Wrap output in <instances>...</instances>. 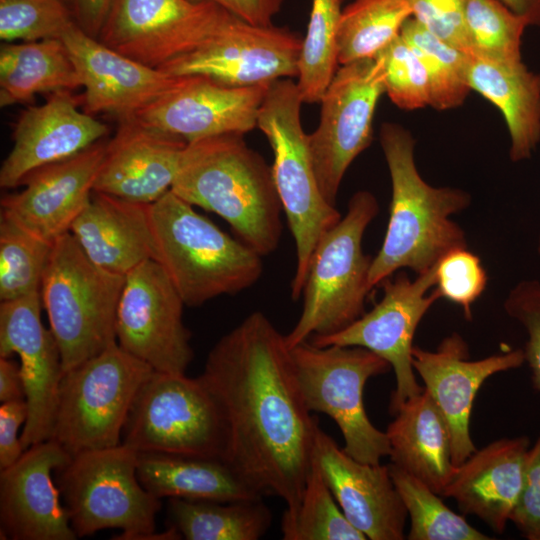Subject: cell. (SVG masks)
Listing matches in <instances>:
<instances>
[{"instance_id":"obj_6","label":"cell","mask_w":540,"mask_h":540,"mask_svg":"<svg viewBox=\"0 0 540 540\" xmlns=\"http://www.w3.org/2000/svg\"><path fill=\"white\" fill-rule=\"evenodd\" d=\"M378 212L376 197L357 191L345 215L319 240L309 261L302 312L285 335L289 349L313 336L337 333L365 313L373 258L363 252L362 240Z\"/></svg>"},{"instance_id":"obj_5","label":"cell","mask_w":540,"mask_h":540,"mask_svg":"<svg viewBox=\"0 0 540 540\" xmlns=\"http://www.w3.org/2000/svg\"><path fill=\"white\" fill-rule=\"evenodd\" d=\"M297 83L291 78L272 82L258 114L257 127L272 151L274 184L296 247L291 298L302 296L309 261L321 237L342 218L324 198L316 178L308 134L301 122Z\"/></svg>"},{"instance_id":"obj_41","label":"cell","mask_w":540,"mask_h":540,"mask_svg":"<svg viewBox=\"0 0 540 540\" xmlns=\"http://www.w3.org/2000/svg\"><path fill=\"white\" fill-rule=\"evenodd\" d=\"M377 58L383 68L385 93L396 106L415 110L430 105L429 80L425 67L400 34Z\"/></svg>"},{"instance_id":"obj_40","label":"cell","mask_w":540,"mask_h":540,"mask_svg":"<svg viewBox=\"0 0 540 540\" xmlns=\"http://www.w3.org/2000/svg\"><path fill=\"white\" fill-rule=\"evenodd\" d=\"M73 25L60 0H0V39L5 43L61 39Z\"/></svg>"},{"instance_id":"obj_27","label":"cell","mask_w":540,"mask_h":540,"mask_svg":"<svg viewBox=\"0 0 540 540\" xmlns=\"http://www.w3.org/2000/svg\"><path fill=\"white\" fill-rule=\"evenodd\" d=\"M69 232L95 265L114 274L156 260L149 204L93 191Z\"/></svg>"},{"instance_id":"obj_36","label":"cell","mask_w":540,"mask_h":540,"mask_svg":"<svg viewBox=\"0 0 540 540\" xmlns=\"http://www.w3.org/2000/svg\"><path fill=\"white\" fill-rule=\"evenodd\" d=\"M281 532L284 540L367 539L342 512L314 458L300 503L282 515Z\"/></svg>"},{"instance_id":"obj_13","label":"cell","mask_w":540,"mask_h":540,"mask_svg":"<svg viewBox=\"0 0 540 540\" xmlns=\"http://www.w3.org/2000/svg\"><path fill=\"white\" fill-rule=\"evenodd\" d=\"M302 39L288 29L255 25L232 13L206 41L158 69L203 76L232 87L269 85L298 76Z\"/></svg>"},{"instance_id":"obj_19","label":"cell","mask_w":540,"mask_h":540,"mask_svg":"<svg viewBox=\"0 0 540 540\" xmlns=\"http://www.w3.org/2000/svg\"><path fill=\"white\" fill-rule=\"evenodd\" d=\"M180 77L173 89L135 117L187 143L228 133L245 134L257 127L270 84L232 87L203 76Z\"/></svg>"},{"instance_id":"obj_51","label":"cell","mask_w":540,"mask_h":540,"mask_svg":"<svg viewBox=\"0 0 540 540\" xmlns=\"http://www.w3.org/2000/svg\"><path fill=\"white\" fill-rule=\"evenodd\" d=\"M537 253L540 256V234L538 236V241H537Z\"/></svg>"},{"instance_id":"obj_48","label":"cell","mask_w":540,"mask_h":540,"mask_svg":"<svg viewBox=\"0 0 540 540\" xmlns=\"http://www.w3.org/2000/svg\"><path fill=\"white\" fill-rule=\"evenodd\" d=\"M75 24L87 35L98 38L113 0H60Z\"/></svg>"},{"instance_id":"obj_45","label":"cell","mask_w":540,"mask_h":540,"mask_svg":"<svg viewBox=\"0 0 540 540\" xmlns=\"http://www.w3.org/2000/svg\"><path fill=\"white\" fill-rule=\"evenodd\" d=\"M510 521L528 540H540V436L529 448L523 483Z\"/></svg>"},{"instance_id":"obj_9","label":"cell","mask_w":540,"mask_h":540,"mask_svg":"<svg viewBox=\"0 0 540 540\" xmlns=\"http://www.w3.org/2000/svg\"><path fill=\"white\" fill-rule=\"evenodd\" d=\"M153 371L116 341L64 372L51 439L71 457L121 444L134 398Z\"/></svg>"},{"instance_id":"obj_52","label":"cell","mask_w":540,"mask_h":540,"mask_svg":"<svg viewBox=\"0 0 540 540\" xmlns=\"http://www.w3.org/2000/svg\"><path fill=\"white\" fill-rule=\"evenodd\" d=\"M343 1V0H342Z\"/></svg>"},{"instance_id":"obj_50","label":"cell","mask_w":540,"mask_h":540,"mask_svg":"<svg viewBox=\"0 0 540 540\" xmlns=\"http://www.w3.org/2000/svg\"><path fill=\"white\" fill-rule=\"evenodd\" d=\"M529 26H540V0H499Z\"/></svg>"},{"instance_id":"obj_35","label":"cell","mask_w":540,"mask_h":540,"mask_svg":"<svg viewBox=\"0 0 540 540\" xmlns=\"http://www.w3.org/2000/svg\"><path fill=\"white\" fill-rule=\"evenodd\" d=\"M400 35L425 67L430 106L437 110L460 106L471 90L468 83L469 55L438 39L413 17L405 22Z\"/></svg>"},{"instance_id":"obj_8","label":"cell","mask_w":540,"mask_h":540,"mask_svg":"<svg viewBox=\"0 0 540 540\" xmlns=\"http://www.w3.org/2000/svg\"><path fill=\"white\" fill-rule=\"evenodd\" d=\"M138 452L121 443L71 457L57 483L77 537L117 528L121 540H140L155 531L159 498L137 476Z\"/></svg>"},{"instance_id":"obj_43","label":"cell","mask_w":540,"mask_h":540,"mask_svg":"<svg viewBox=\"0 0 540 540\" xmlns=\"http://www.w3.org/2000/svg\"><path fill=\"white\" fill-rule=\"evenodd\" d=\"M503 308L527 333L523 349L525 362L531 370L533 387L540 392V281L524 279L518 282L509 291Z\"/></svg>"},{"instance_id":"obj_16","label":"cell","mask_w":540,"mask_h":540,"mask_svg":"<svg viewBox=\"0 0 540 540\" xmlns=\"http://www.w3.org/2000/svg\"><path fill=\"white\" fill-rule=\"evenodd\" d=\"M229 12L188 0H113L98 40L152 68L206 41Z\"/></svg>"},{"instance_id":"obj_12","label":"cell","mask_w":540,"mask_h":540,"mask_svg":"<svg viewBox=\"0 0 540 540\" xmlns=\"http://www.w3.org/2000/svg\"><path fill=\"white\" fill-rule=\"evenodd\" d=\"M384 93L383 68L375 57L341 65L320 100L319 124L308 142L319 188L333 206L347 169L371 143Z\"/></svg>"},{"instance_id":"obj_38","label":"cell","mask_w":540,"mask_h":540,"mask_svg":"<svg viewBox=\"0 0 540 540\" xmlns=\"http://www.w3.org/2000/svg\"><path fill=\"white\" fill-rule=\"evenodd\" d=\"M53 244L0 216V300L8 301L41 290Z\"/></svg>"},{"instance_id":"obj_24","label":"cell","mask_w":540,"mask_h":540,"mask_svg":"<svg viewBox=\"0 0 540 540\" xmlns=\"http://www.w3.org/2000/svg\"><path fill=\"white\" fill-rule=\"evenodd\" d=\"M313 458L348 521L370 540H402L408 513L389 466L360 462L320 427Z\"/></svg>"},{"instance_id":"obj_31","label":"cell","mask_w":540,"mask_h":540,"mask_svg":"<svg viewBox=\"0 0 540 540\" xmlns=\"http://www.w3.org/2000/svg\"><path fill=\"white\" fill-rule=\"evenodd\" d=\"M80 87L81 78L62 39L1 45V107L27 103L40 93L73 91Z\"/></svg>"},{"instance_id":"obj_2","label":"cell","mask_w":540,"mask_h":540,"mask_svg":"<svg viewBox=\"0 0 540 540\" xmlns=\"http://www.w3.org/2000/svg\"><path fill=\"white\" fill-rule=\"evenodd\" d=\"M380 144L391 179L389 219L369 271L371 289L404 268L417 275L452 250L467 247L463 228L451 219L467 209L471 196L460 188L434 187L420 175L415 140L398 124L384 123Z\"/></svg>"},{"instance_id":"obj_10","label":"cell","mask_w":540,"mask_h":540,"mask_svg":"<svg viewBox=\"0 0 540 540\" xmlns=\"http://www.w3.org/2000/svg\"><path fill=\"white\" fill-rule=\"evenodd\" d=\"M290 351L308 409L334 420L344 439V451L369 464L389 457L387 434L370 421L363 390L370 378L387 373L390 364L359 346H316L305 341Z\"/></svg>"},{"instance_id":"obj_33","label":"cell","mask_w":540,"mask_h":540,"mask_svg":"<svg viewBox=\"0 0 540 540\" xmlns=\"http://www.w3.org/2000/svg\"><path fill=\"white\" fill-rule=\"evenodd\" d=\"M411 17L409 0H354L341 12L339 64L377 57Z\"/></svg>"},{"instance_id":"obj_4","label":"cell","mask_w":540,"mask_h":540,"mask_svg":"<svg viewBox=\"0 0 540 540\" xmlns=\"http://www.w3.org/2000/svg\"><path fill=\"white\" fill-rule=\"evenodd\" d=\"M156 261L187 306H200L253 286L262 256L235 239L171 190L149 204Z\"/></svg>"},{"instance_id":"obj_21","label":"cell","mask_w":540,"mask_h":540,"mask_svg":"<svg viewBox=\"0 0 540 540\" xmlns=\"http://www.w3.org/2000/svg\"><path fill=\"white\" fill-rule=\"evenodd\" d=\"M106 142L99 141L66 160L44 166L22 183L24 189L1 199V215L53 244L70 231L91 200Z\"/></svg>"},{"instance_id":"obj_42","label":"cell","mask_w":540,"mask_h":540,"mask_svg":"<svg viewBox=\"0 0 540 540\" xmlns=\"http://www.w3.org/2000/svg\"><path fill=\"white\" fill-rule=\"evenodd\" d=\"M487 272L479 256L467 247L450 251L436 264L435 289L441 298L460 306L471 321L472 306L485 291Z\"/></svg>"},{"instance_id":"obj_29","label":"cell","mask_w":540,"mask_h":540,"mask_svg":"<svg viewBox=\"0 0 540 540\" xmlns=\"http://www.w3.org/2000/svg\"><path fill=\"white\" fill-rule=\"evenodd\" d=\"M469 55L468 83L502 113L513 162L529 159L540 142V74L522 60Z\"/></svg>"},{"instance_id":"obj_28","label":"cell","mask_w":540,"mask_h":540,"mask_svg":"<svg viewBox=\"0 0 540 540\" xmlns=\"http://www.w3.org/2000/svg\"><path fill=\"white\" fill-rule=\"evenodd\" d=\"M391 413L394 419L385 431L390 463L442 496L456 466L449 428L437 405L424 389Z\"/></svg>"},{"instance_id":"obj_34","label":"cell","mask_w":540,"mask_h":540,"mask_svg":"<svg viewBox=\"0 0 540 540\" xmlns=\"http://www.w3.org/2000/svg\"><path fill=\"white\" fill-rule=\"evenodd\" d=\"M342 0H312L310 18L298 59L297 87L303 103L320 102L338 62Z\"/></svg>"},{"instance_id":"obj_26","label":"cell","mask_w":540,"mask_h":540,"mask_svg":"<svg viewBox=\"0 0 540 540\" xmlns=\"http://www.w3.org/2000/svg\"><path fill=\"white\" fill-rule=\"evenodd\" d=\"M529 448V438L518 436L476 450L456 467L442 496L455 500L463 514L503 533L521 492Z\"/></svg>"},{"instance_id":"obj_32","label":"cell","mask_w":540,"mask_h":540,"mask_svg":"<svg viewBox=\"0 0 540 540\" xmlns=\"http://www.w3.org/2000/svg\"><path fill=\"white\" fill-rule=\"evenodd\" d=\"M169 515L187 540H257L272 523L263 497L234 501L169 499Z\"/></svg>"},{"instance_id":"obj_7","label":"cell","mask_w":540,"mask_h":540,"mask_svg":"<svg viewBox=\"0 0 540 540\" xmlns=\"http://www.w3.org/2000/svg\"><path fill=\"white\" fill-rule=\"evenodd\" d=\"M125 276L95 265L70 232L52 247L42 305L66 372L115 343V322Z\"/></svg>"},{"instance_id":"obj_11","label":"cell","mask_w":540,"mask_h":540,"mask_svg":"<svg viewBox=\"0 0 540 540\" xmlns=\"http://www.w3.org/2000/svg\"><path fill=\"white\" fill-rule=\"evenodd\" d=\"M138 453L222 459L225 432L218 407L198 377L153 371L140 386L122 431Z\"/></svg>"},{"instance_id":"obj_46","label":"cell","mask_w":540,"mask_h":540,"mask_svg":"<svg viewBox=\"0 0 540 540\" xmlns=\"http://www.w3.org/2000/svg\"><path fill=\"white\" fill-rule=\"evenodd\" d=\"M27 417L26 400L2 403L0 407V470L14 464L25 451L21 438H18V430L26 422Z\"/></svg>"},{"instance_id":"obj_49","label":"cell","mask_w":540,"mask_h":540,"mask_svg":"<svg viewBox=\"0 0 540 540\" xmlns=\"http://www.w3.org/2000/svg\"><path fill=\"white\" fill-rule=\"evenodd\" d=\"M25 387L20 365L10 357H0V401L25 400Z\"/></svg>"},{"instance_id":"obj_47","label":"cell","mask_w":540,"mask_h":540,"mask_svg":"<svg viewBox=\"0 0 540 540\" xmlns=\"http://www.w3.org/2000/svg\"><path fill=\"white\" fill-rule=\"evenodd\" d=\"M193 3L215 4L233 15L255 25H271L285 0H188Z\"/></svg>"},{"instance_id":"obj_39","label":"cell","mask_w":540,"mask_h":540,"mask_svg":"<svg viewBox=\"0 0 540 540\" xmlns=\"http://www.w3.org/2000/svg\"><path fill=\"white\" fill-rule=\"evenodd\" d=\"M465 19L471 55L494 60H522L527 22L499 0H466Z\"/></svg>"},{"instance_id":"obj_15","label":"cell","mask_w":540,"mask_h":540,"mask_svg":"<svg viewBox=\"0 0 540 540\" xmlns=\"http://www.w3.org/2000/svg\"><path fill=\"white\" fill-rule=\"evenodd\" d=\"M184 302L156 260L125 276L116 313L118 345L154 371L185 374L193 359Z\"/></svg>"},{"instance_id":"obj_14","label":"cell","mask_w":540,"mask_h":540,"mask_svg":"<svg viewBox=\"0 0 540 540\" xmlns=\"http://www.w3.org/2000/svg\"><path fill=\"white\" fill-rule=\"evenodd\" d=\"M435 283L436 265L414 280L402 271L380 284L383 296L369 312L337 333L313 336L308 341L316 346H359L385 359L396 380L390 397L392 412L424 390L412 364L413 338L424 315L441 298L436 289L427 294Z\"/></svg>"},{"instance_id":"obj_23","label":"cell","mask_w":540,"mask_h":540,"mask_svg":"<svg viewBox=\"0 0 540 540\" xmlns=\"http://www.w3.org/2000/svg\"><path fill=\"white\" fill-rule=\"evenodd\" d=\"M84 87L87 114H109L118 120L135 116L173 89L180 76L135 61L73 25L62 36Z\"/></svg>"},{"instance_id":"obj_44","label":"cell","mask_w":540,"mask_h":540,"mask_svg":"<svg viewBox=\"0 0 540 540\" xmlns=\"http://www.w3.org/2000/svg\"><path fill=\"white\" fill-rule=\"evenodd\" d=\"M412 17L441 41L470 53L466 0H409Z\"/></svg>"},{"instance_id":"obj_22","label":"cell","mask_w":540,"mask_h":540,"mask_svg":"<svg viewBox=\"0 0 540 540\" xmlns=\"http://www.w3.org/2000/svg\"><path fill=\"white\" fill-rule=\"evenodd\" d=\"M72 91L49 94L46 102L19 115L13 146L0 168L1 188H15L34 171L71 158L101 141L108 127L82 112Z\"/></svg>"},{"instance_id":"obj_17","label":"cell","mask_w":540,"mask_h":540,"mask_svg":"<svg viewBox=\"0 0 540 540\" xmlns=\"http://www.w3.org/2000/svg\"><path fill=\"white\" fill-rule=\"evenodd\" d=\"M41 292L0 303V357L17 354L28 417L23 449L52 438L63 367L58 343L41 321Z\"/></svg>"},{"instance_id":"obj_3","label":"cell","mask_w":540,"mask_h":540,"mask_svg":"<svg viewBox=\"0 0 540 540\" xmlns=\"http://www.w3.org/2000/svg\"><path fill=\"white\" fill-rule=\"evenodd\" d=\"M171 191L222 217L239 240L260 256L278 248L282 206L272 169L247 145L244 134L188 143Z\"/></svg>"},{"instance_id":"obj_20","label":"cell","mask_w":540,"mask_h":540,"mask_svg":"<svg viewBox=\"0 0 540 540\" xmlns=\"http://www.w3.org/2000/svg\"><path fill=\"white\" fill-rule=\"evenodd\" d=\"M71 456L53 439L26 449L0 472L1 539L75 540L52 473Z\"/></svg>"},{"instance_id":"obj_18","label":"cell","mask_w":540,"mask_h":540,"mask_svg":"<svg viewBox=\"0 0 540 540\" xmlns=\"http://www.w3.org/2000/svg\"><path fill=\"white\" fill-rule=\"evenodd\" d=\"M469 357L468 344L457 332L446 336L434 351L418 346L412 351L413 368L449 428L452 461L456 467L477 450L469 426L478 390L492 375L519 368L525 362L523 349L478 360Z\"/></svg>"},{"instance_id":"obj_25","label":"cell","mask_w":540,"mask_h":540,"mask_svg":"<svg viewBox=\"0 0 540 540\" xmlns=\"http://www.w3.org/2000/svg\"><path fill=\"white\" fill-rule=\"evenodd\" d=\"M93 191L131 202L152 204L171 190L187 142L142 123L118 120Z\"/></svg>"},{"instance_id":"obj_37","label":"cell","mask_w":540,"mask_h":540,"mask_svg":"<svg viewBox=\"0 0 540 540\" xmlns=\"http://www.w3.org/2000/svg\"><path fill=\"white\" fill-rule=\"evenodd\" d=\"M395 487L410 519L409 540H489L464 516L451 510L425 483L388 464Z\"/></svg>"},{"instance_id":"obj_30","label":"cell","mask_w":540,"mask_h":540,"mask_svg":"<svg viewBox=\"0 0 540 540\" xmlns=\"http://www.w3.org/2000/svg\"><path fill=\"white\" fill-rule=\"evenodd\" d=\"M137 476L159 499L234 501L263 497L222 459L138 453Z\"/></svg>"},{"instance_id":"obj_1","label":"cell","mask_w":540,"mask_h":540,"mask_svg":"<svg viewBox=\"0 0 540 540\" xmlns=\"http://www.w3.org/2000/svg\"><path fill=\"white\" fill-rule=\"evenodd\" d=\"M199 378L223 422V460L261 496L296 508L319 425L285 335L264 313L252 312L213 346Z\"/></svg>"}]
</instances>
